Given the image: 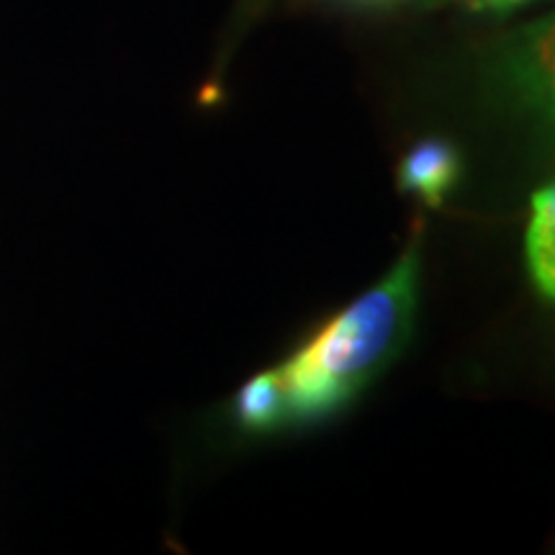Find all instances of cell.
Instances as JSON below:
<instances>
[{"mask_svg":"<svg viewBox=\"0 0 555 555\" xmlns=\"http://www.w3.org/2000/svg\"><path fill=\"white\" fill-rule=\"evenodd\" d=\"M420 273L416 234L376 286L332 317L307 345L278 365L288 425L339 412L399 358L412 335Z\"/></svg>","mask_w":555,"mask_h":555,"instance_id":"1","label":"cell"},{"mask_svg":"<svg viewBox=\"0 0 555 555\" xmlns=\"http://www.w3.org/2000/svg\"><path fill=\"white\" fill-rule=\"evenodd\" d=\"M525 266L540 298L555 304V180L532 193L525 232Z\"/></svg>","mask_w":555,"mask_h":555,"instance_id":"4","label":"cell"},{"mask_svg":"<svg viewBox=\"0 0 555 555\" xmlns=\"http://www.w3.org/2000/svg\"><path fill=\"white\" fill-rule=\"evenodd\" d=\"M489 95L555 155V11L504 34L483 62Z\"/></svg>","mask_w":555,"mask_h":555,"instance_id":"2","label":"cell"},{"mask_svg":"<svg viewBox=\"0 0 555 555\" xmlns=\"http://www.w3.org/2000/svg\"><path fill=\"white\" fill-rule=\"evenodd\" d=\"M532 0H466V5L474 13H494V16H506V13L522 9Z\"/></svg>","mask_w":555,"mask_h":555,"instance_id":"6","label":"cell"},{"mask_svg":"<svg viewBox=\"0 0 555 555\" xmlns=\"http://www.w3.org/2000/svg\"><path fill=\"white\" fill-rule=\"evenodd\" d=\"M234 420L242 429L255 435L273 433V429L288 425L278 367L258 373L240 388L237 399H234Z\"/></svg>","mask_w":555,"mask_h":555,"instance_id":"5","label":"cell"},{"mask_svg":"<svg viewBox=\"0 0 555 555\" xmlns=\"http://www.w3.org/2000/svg\"><path fill=\"white\" fill-rule=\"evenodd\" d=\"M399 189L414 193L422 204L440 208L463 176V155L453 142L427 137L399 163Z\"/></svg>","mask_w":555,"mask_h":555,"instance_id":"3","label":"cell"},{"mask_svg":"<svg viewBox=\"0 0 555 555\" xmlns=\"http://www.w3.org/2000/svg\"><path fill=\"white\" fill-rule=\"evenodd\" d=\"M360 3H371V5H440V3H448V0H360Z\"/></svg>","mask_w":555,"mask_h":555,"instance_id":"7","label":"cell"}]
</instances>
